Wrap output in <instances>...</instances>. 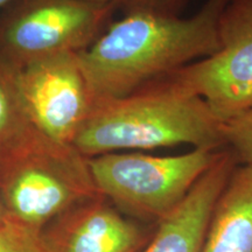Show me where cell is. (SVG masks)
I'll use <instances>...</instances> for the list:
<instances>
[{"mask_svg":"<svg viewBox=\"0 0 252 252\" xmlns=\"http://www.w3.org/2000/svg\"><path fill=\"white\" fill-rule=\"evenodd\" d=\"M0 24V52L14 67L80 53L105 31L117 5L83 0H14Z\"/></svg>","mask_w":252,"mask_h":252,"instance_id":"5","label":"cell"},{"mask_svg":"<svg viewBox=\"0 0 252 252\" xmlns=\"http://www.w3.org/2000/svg\"><path fill=\"white\" fill-rule=\"evenodd\" d=\"M223 135L225 146H231L237 159L252 167V106L223 123Z\"/></svg>","mask_w":252,"mask_h":252,"instance_id":"12","label":"cell"},{"mask_svg":"<svg viewBox=\"0 0 252 252\" xmlns=\"http://www.w3.org/2000/svg\"><path fill=\"white\" fill-rule=\"evenodd\" d=\"M201 252H252V167H236L214 208Z\"/></svg>","mask_w":252,"mask_h":252,"instance_id":"10","label":"cell"},{"mask_svg":"<svg viewBox=\"0 0 252 252\" xmlns=\"http://www.w3.org/2000/svg\"><path fill=\"white\" fill-rule=\"evenodd\" d=\"M28 117L41 134L72 146L94 103L78 53H63L15 67Z\"/></svg>","mask_w":252,"mask_h":252,"instance_id":"7","label":"cell"},{"mask_svg":"<svg viewBox=\"0 0 252 252\" xmlns=\"http://www.w3.org/2000/svg\"><path fill=\"white\" fill-rule=\"evenodd\" d=\"M220 150L194 149L171 157L106 153L88 158L96 188L119 212L160 222L187 196Z\"/></svg>","mask_w":252,"mask_h":252,"instance_id":"4","label":"cell"},{"mask_svg":"<svg viewBox=\"0 0 252 252\" xmlns=\"http://www.w3.org/2000/svg\"><path fill=\"white\" fill-rule=\"evenodd\" d=\"M149 239L143 225L103 195L72 207L39 232L43 252H139Z\"/></svg>","mask_w":252,"mask_h":252,"instance_id":"8","label":"cell"},{"mask_svg":"<svg viewBox=\"0 0 252 252\" xmlns=\"http://www.w3.org/2000/svg\"><path fill=\"white\" fill-rule=\"evenodd\" d=\"M229 0H207L181 18L134 9L78 53L94 100L134 93L220 49L219 21Z\"/></svg>","mask_w":252,"mask_h":252,"instance_id":"1","label":"cell"},{"mask_svg":"<svg viewBox=\"0 0 252 252\" xmlns=\"http://www.w3.org/2000/svg\"><path fill=\"white\" fill-rule=\"evenodd\" d=\"M220 49L166 76L201 97L222 123L252 106V0H229L219 21Z\"/></svg>","mask_w":252,"mask_h":252,"instance_id":"6","label":"cell"},{"mask_svg":"<svg viewBox=\"0 0 252 252\" xmlns=\"http://www.w3.org/2000/svg\"><path fill=\"white\" fill-rule=\"evenodd\" d=\"M83 1H89V2H98V4H123L125 0H83Z\"/></svg>","mask_w":252,"mask_h":252,"instance_id":"16","label":"cell"},{"mask_svg":"<svg viewBox=\"0 0 252 252\" xmlns=\"http://www.w3.org/2000/svg\"><path fill=\"white\" fill-rule=\"evenodd\" d=\"M0 252H43L39 234L8 220L0 226Z\"/></svg>","mask_w":252,"mask_h":252,"instance_id":"13","label":"cell"},{"mask_svg":"<svg viewBox=\"0 0 252 252\" xmlns=\"http://www.w3.org/2000/svg\"><path fill=\"white\" fill-rule=\"evenodd\" d=\"M189 0H125L123 5L126 12L134 9H147L158 13L179 15Z\"/></svg>","mask_w":252,"mask_h":252,"instance_id":"14","label":"cell"},{"mask_svg":"<svg viewBox=\"0 0 252 252\" xmlns=\"http://www.w3.org/2000/svg\"><path fill=\"white\" fill-rule=\"evenodd\" d=\"M98 196L88 158L43 135L0 162V197L8 220L37 234L72 207Z\"/></svg>","mask_w":252,"mask_h":252,"instance_id":"3","label":"cell"},{"mask_svg":"<svg viewBox=\"0 0 252 252\" xmlns=\"http://www.w3.org/2000/svg\"><path fill=\"white\" fill-rule=\"evenodd\" d=\"M14 0H0V8L5 7V6H8L11 2H13Z\"/></svg>","mask_w":252,"mask_h":252,"instance_id":"17","label":"cell"},{"mask_svg":"<svg viewBox=\"0 0 252 252\" xmlns=\"http://www.w3.org/2000/svg\"><path fill=\"white\" fill-rule=\"evenodd\" d=\"M7 222H8L7 214H6L5 207H4V204H2L1 197H0V226L6 224V223H7Z\"/></svg>","mask_w":252,"mask_h":252,"instance_id":"15","label":"cell"},{"mask_svg":"<svg viewBox=\"0 0 252 252\" xmlns=\"http://www.w3.org/2000/svg\"><path fill=\"white\" fill-rule=\"evenodd\" d=\"M40 137L24 105L17 69L0 52V162Z\"/></svg>","mask_w":252,"mask_h":252,"instance_id":"11","label":"cell"},{"mask_svg":"<svg viewBox=\"0 0 252 252\" xmlns=\"http://www.w3.org/2000/svg\"><path fill=\"white\" fill-rule=\"evenodd\" d=\"M237 161L232 151L220 150L215 162L182 202L158 222L157 231L144 252H201L214 208Z\"/></svg>","mask_w":252,"mask_h":252,"instance_id":"9","label":"cell"},{"mask_svg":"<svg viewBox=\"0 0 252 252\" xmlns=\"http://www.w3.org/2000/svg\"><path fill=\"white\" fill-rule=\"evenodd\" d=\"M180 144L220 150L223 123L203 98L163 77L126 96L94 102L72 147L93 158Z\"/></svg>","mask_w":252,"mask_h":252,"instance_id":"2","label":"cell"}]
</instances>
